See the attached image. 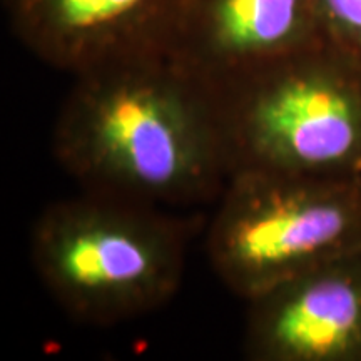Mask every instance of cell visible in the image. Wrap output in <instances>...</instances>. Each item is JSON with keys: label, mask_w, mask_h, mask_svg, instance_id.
I'll list each match as a JSON object with an SVG mask.
<instances>
[{"label": "cell", "mask_w": 361, "mask_h": 361, "mask_svg": "<svg viewBox=\"0 0 361 361\" xmlns=\"http://www.w3.org/2000/svg\"><path fill=\"white\" fill-rule=\"evenodd\" d=\"M52 152L82 191L159 207L218 201L231 176L218 96L168 56L75 75Z\"/></svg>", "instance_id": "cell-1"}, {"label": "cell", "mask_w": 361, "mask_h": 361, "mask_svg": "<svg viewBox=\"0 0 361 361\" xmlns=\"http://www.w3.org/2000/svg\"><path fill=\"white\" fill-rule=\"evenodd\" d=\"M322 40L314 0H186L166 56L218 94Z\"/></svg>", "instance_id": "cell-6"}, {"label": "cell", "mask_w": 361, "mask_h": 361, "mask_svg": "<svg viewBox=\"0 0 361 361\" xmlns=\"http://www.w3.org/2000/svg\"><path fill=\"white\" fill-rule=\"evenodd\" d=\"M186 0H2L13 35L54 69L75 75L166 56Z\"/></svg>", "instance_id": "cell-5"}, {"label": "cell", "mask_w": 361, "mask_h": 361, "mask_svg": "<svg viewBox=\"0 0 361 361\" xmlns=\"http://www.w3.org/2000/svg\"><path fill=\"white\" fill-rule=\"evenodd\" d=\"M247 305V360L361 361V247Z\"/></svg>", "instance_id": "cell-7"}, {"label": "cell", "mask_w": 361, "mask_h": 361, "mask_svg": "<svg viewBox=\"0 0 361 361\" xmlns=\"http://www.w3.org/2000/svg\"><path fill=\"white\" fill-rule=\"evenodd\" d=\"M202 216L82 191L49 204L30 233V259L75 322L109 326L168 305L179 291Z\"/></svg>", "instance_id": "cell-2"}, {"label": "cell", "mask_w": 361, "mask_h": 361, "mask_svg": "<svg viewBox=\"0 0 361 361\" xmlns=\"http://www.w3.org/2000/svg\"><path fill=\"white\" fill-rule=\"evenodd\" d=\"M323 39L361 61V0H314Z\"/></svg>", "instance_id": "cell-8"}, {"label": "cell", "mask_w": 361, "mask_h": 361, "mask_svg": "<svg viewBox=\"0 0 361 361\" xmlns=\"http://www.w3.org/2000/svg\"><path fill=\"white\" fill-rule=\"evenodd\" d=\"M236 171L361 178V61L322 42L216 94Z\"/></svg>", "instance_id": "cell-3"}, {"label": "cell", "mask_w": 361, "mask_h": 361, "mask_svg": "<svg viewBox=\"0 0 361 361\" xmlns=\"http://www.w3.org/2000/svg\"><path fill=\"white\" fill-rule=\"evenodd\" d=\"M361 247V178L276 171L229 176L206 229L224 286L245 301Z\"/></svg>", "instance_id": "cell-4"}]
</instances>
